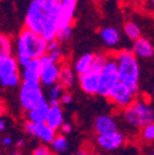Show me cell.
Returning <instances> with one entry per match:
<instances>
[{"mask_svg":"<svg viewBox=\"0 0 154 155\" xmlns=\"http://www.w3.org/2000/svg\"><path fill=\"white\" fill-rule=\"evenodd\" d=\"M48 53V42L38 32L24 27L15 40V55L21 67L31 59L42 58Z\"/></svg>","mask_w":154,"mask_h":155,"instance_id":"obj_1","label":"cell"},{"mask_svg":"<svg viewBox=\"0 0 154 155\" xmlns=\"http://www.w3.org/2000/svg\"><path fill=\"white\" fill-rule=\"evenodd\" d=\"M115 59L119 65V78L120 81L128 85L133 90L138 92L139 86V64L137 61V55L132 52V49H121L113 53Z\"/></svg>","mask_w":154,"mask_h":155,"instance_id":"obj_2","label":"cell"},{"mask_svg":"<svg viewBox=\"0 0 154 155\" xmlns=\"http://www.w3.org/2000/svg\"><path fill=\"white\" fill-rule=\"evenodd\" d=\"M122 117L131 127L141 129L146 124L153 122L154 110L144 99H136L129 106L122 110Z\"/></svg>","mask_w":154,"mask_h":155,"instance_id":"obj_3","label":"cell"},{"mask_svg":"<svg viewBox=\"0 0 154 155\" xmlns=\"http://www.w3.org/2000/svg\"><path fill=\"white\" fill-rule=\"evenodd\" d=\"M21 65L15 54L0 55V84L6 89H14L22 83Z\"/></svg>","mask_w":154,"mask_h":155,"instance_id":"obj_4","label":"cell"},{"mask_svg":"<svg viewBox=\"0 0 154 155\" xmlns=\"http://www.w3.org/2000/svg\"><path fill=\"white\" fill-rule=\"evenodd\" d=\"M18 101L24 111L48 104V100L43 94L41 83H27L22 81L18 90Z\"/></svg>","mask_w":154,"mask_h":155,"instance_id":"obj_5","label":"cell"},{"mask_svg":"<svg viewBox=\"0 0 154 155\" xmlns=\"http://www.w3.org/2000/svg\"><path fill=\"white\" fill-rule=\"evenodd\" d=\"M137 91L123 84L122 81H117L110 90L106 99L119 110H125L137 99Z\"/></svg>","mask_w":154,"mask_h":155,"instance_id":"obj_6","label":"cell"},{"mask_svg":"<svg viewBox=\"0 0 154 155\" xmlns=\"http://www.w3.org/2000/svg\"><path fill=\"white\" fill-rule=\"evenodd\" d=\"M46 21H47V14L43 3L31 2L25 15V21H24L25 27L41 33L46 25Z\"/></svg>","mask_w":154,"mask_h":155,"instance_id":"obj_7","label":"cell"},{"mask_svg":"<svg viewBox=\"0 0 154 155\" xmlns=\"http://www.w3.org/2000/svg\"><path fill=\"white\" fill-rule=\"evenodd\" d=\"M117 81H120L119 65H117V62L112 54V55H110V59L106 63V65L104 67V69L100 71V86H99L98 95L106 97L110 92V90L113 87V85Z\"/></svg>","mask_w":154,"mask_h":155,"instance_id":"obj_8","label":"cell"},{"mask_svg":"<svg viewBox=\"0 0 154 155\" xmlns=\"http://www.w3.org/2000/svg\"><path fill=\"white\" fill-rule=\"evenodd\" d=\"M42 62V70H41V84L43 86H52L58 83L59 73H61V64L58 62H54L49 57L48 53H46L42 58H40Z\"/></svg>","mask_w":154,"mask_h":155,"instance_id":"obj_9","label":"cell"},{"mask_svg":"<svg viewBox=\"0 0 154 155\" xmlns=\"http://www.w3.org/2000/svg\"><path fill=\"white\" fill-rule=\"evenodd\" d=\"M24 130L30 137H33V138L38 139L41 143H46V144H51L52 140L54 139V137L57 135V132H58V130L53 129L52 127H49L46 122L35 123V122H30V121H25Z\"/></svg>","mask_w":154,"mask_h":155,"instance_id":"obj_10","label":"cell"},{"mask_svg":"<svg viewBox=\"0 0 154 155\" xmlns=\"http://www.w3.org/2000/svg\"><path fill=\"white\" fill-rule=\"evenodd\" d=\"M125 135L119 130L98 134L96 143L105 151H116L125 144Z\"/></svg>","mask_w":154,"mask_h":155,"instance_id":"obj_11","label":"cell"},{"mask_svg":"<svg viewBox=\"0 0 154 155\" xmlns=\"http://www.w3.org/2000/svg\"><path fill=\"white\" fill-rule=\"evenodd\" d=\"M78 83L80 89L88 95H98L100 86V73L89 70L84 74L78 75Z\"/></svg>","mask_w":154,"mask_h":155,"instance_id":"obj_12","label":"cell"},{"mask_svg":"<svg viewBox=\"0 0 154 155\" xmlns=\"http://www.w3.org/2000/svg\"><path fill=\"white\" fill-rule=\"evenodd\" d=\"M76 4H78V0H59V5H61L59 14H58L59 28L73 25Z\"/></svg>","mask_w":154,"mask_h":155,"instance_id":"obj_13","label":"cell"},{"mask_svg":"<svg viewBox=\"0 0 154 155\" xmlns=\"http://www.w3.org/2000/svg\"><path fill=\"white\" fill-rule=\"evenodd\" d=\"M41 70H42V62L40 58L31 59L26 65L21 67L22 81L41 83Z\"/></svg>","mask_w":154,"mask_h":155,"instance_id":"obj_14","label":"cell"},{"mask_svg":"<svg viewBox=\"0 0 154 155\" xmlns=\"http://www.w3.org/2000/svg\"><path fill=\"white\" fill-rule=\"evenodd\" d=\"M94 130L96 134L117 130V122L110 114H100L94 121Z\"/></svg>","mask_w":154,"mask_h":155,"instance_id":"obj_15","label":"cell"},{"mask_svg":"<svg viewBox=\"0 0 154 155\" xmlns=\"http://www.w3.org/2000/svg\"><path fill=\"white\" fill-rule=\"evenodd\" d=\"M51 105V104H49ZM64 113H63V108L61 106V104H55V105H51L49 106V111H48V116L46 123L52 127L55 130H59L61 126L64 123Z\"/></svg>","mask_w":154,"mask_h":155,"instance_id":"obj_16","label":"cell"},{"mask_svg":"<svg viewBox=\"0 0 154 155\" xmlns=\"http://www.w3.org/2000/svg\"><path fill=\"white\" fill-rule=\"evenodd\" d=\"M132 52L136 54L138 58H150L154 54V46L152 45V42L144 37H139L138 40L133 41V46H132Z\"/></svg>","mask_w":154,"mask_h":155,"instance_id":"obj_17","label":"cell"},{"mask_svg":"<svg viewBox=\"0 0 154 155\" xmlns=\"http://www.w3.org/2000/svg\"><path fill=\"white\" fill-rule=\"evenodd\" d=\"M49 102L40 106V107H36L32 110H27L24 113V118L25 121H30V122H35V123H43L47 120V116H48V111H49Z\"/></svg>","mask_w":154,"mask_h":155,"instance_id":"obj_18","label":"cell"},{"mask_svg":"<svg viewBox=\"0 0 154 155\" xmlns=\"http://www.w3.org/2000/svg\"><path fill=\"white\" fill-rule=\"evenodd\" d=\"M100 37H101V41L105 46H107L109 48H113L116 47L120 41H121V35L120 31L116 27H104L100 31Z\"/></svg>","mask_w":154,"mask_h":155,"instance_id":"obj_19","label":"cell"},{"mask_svg":"<svg viewBox=\"0 0 154 155\" xmlns=\"http://www.w3.org/2000/svg\"><path fill=\"white\" fill-rule=\"evenodd\" d=\"M76 74L74 68H72L69 64L67 63H62L61 64V73H59V79L58 83L64 87V89H70L76 80Z\"/></svg>","mask_w":154,"mask_h":155,"instance_id":"obj_20","label":"cell"},{"mask_svg":"<svg viewBox=\"0 0 154 155\" xmlns=\"http://www.w3.org/2000/svg\"><path fill=\"white\" fill-rule=\"evenodd\" d=\"M92 59H94V54H91V53H85L82 57H79L78 59L74 62V67H73L75 73L80 75V74H84V73L91 70Z\"/></svg>","mask_w":154,"mask_h":155,"instance_id":"obj_21","label":"cell"},{"mask_svg":"<svg viewBox=\"0 0 154 155\" xmlns=\"http://www.w3.org/2000/svg\"><path fill=\"white\" fill-rule=\"evenodd\" d=\"M49 145L54 154H63L69 149V142L67 139V135L62 133H57V135Z\"/></svg>","mask_w":154,"mask_h":155,"instance_id":"obj_22","label":"cell"},{"mask_svg":"<svg viewBox=\"0 0 154 155\" xmlns=\"http://www.w3.org/2000/svg\"><path fill=\"white\" fill-rule=\"evenodd\" d=\"M67 89H64L59 83H57L52 86L48 87V94H47V100L51 105H55V104H61V97L63 92L65 91Z\"/></svg>","mask_w":154,"mask_h":155,"instance_id":"obj_23","label":"cell"},{"mask_svg":"<svg viewBox=\"0 0 154 155\" xmlns=\"http://www.w3.org/2000/svg\"><path fill=\"white\" fill-rule=\"evenodd\" d=\"M123 32L126 37L131 41H136L141 37V28L137 24H134L132 21H128L123 25Z\"/></svg>","mask_w":154,"mask_h":155,"instance_id":"obj_24","label":"cell"},{"mask_svg":"<svg viewBox=\"0 0 154 155\" xmlns=\"http://www.w3.org/2000/svg\"><path fill=\"white\" fill-rule=\"evenodd\" d=\"M15 52V45L12 43L11 37L8 35L0 36V55H6L12 54Z\"/></svg>","mask_w":154,"mask_h":155,"instance_id":"obj_25","label":"cell"},{"mask_svg":"<svg viewBox=\"0 0 154 155\" xmlns=\"http://www.w3.org/2000/svg\"><path fill=\"white\" fill-rule=\"evenodd\" d=\"M109 59H110V55L106 54V53H96V54H94L91 70H95V71L100 73L104 69V67L106 65V63L109 62Z\"/></svg>","mask_w":154,"mask_h":155,"instance_id":"obj_26","label":"cell"},{"mask_svg":"<svg viewBox=\"0 0 154 155\" xmlns=\"http://www.w3.org/2000/svg\"><path fill=\"white\" fill-rule=\"evenodd\" d=\"M141 140L144 143H154V122L141 128Z\"/></svg>","mask_w":154,"mask_h":155,"instance_id":"obj_27","label":"cell"},{"mask_svg":"<svg viewBox=\"0 0 154 155\" xmlns=\"http://www.w3.org/2000/svg\"><path fill=\"white\" fill-rule=\"evenodd\" d=\"M72 33H73V25L62 27V28H59L58 35H57V40L61 41V42H67L72 37Z\"/></svg>","mask_w":154,"mask_h":155,"instance_id":"obj_28","label":"cell"},{"mask_svg":"<svg viewBox=\"0 0 154 155\" xmlns=\"http://www.w3.org/2000/svg\"><path fill=\"white\" fill-rule=\"evenodd\" d=\"M52 153H53V151H52L51 145L48 147V144H46V143H42V144H40V145H37V147L33 149V151H32L33 155H49V154H52Z\"/></svg>","mask_w":154,"mask_h":155,"instance_id":"obj_29","label":"cell"},{"mask_svg":"<svg viewBox=\"0 0 154 155\" xmlns=\"http://www.w3.org/2000/svg\"><path fill=\"white\" fill-rule=\"evenodd\" d=\"M49 57L52 58V59L54 62H58V63H62V58H63V53H62V49L58 48V49H54V51H49L48 52Z\"/></svg>","mask_w":154,"mask_h":155,"instance_id":"obj_30","label":"cell"},{"mask_svg":"<svg viewBox=\"0 0 154 155\" xmlns=\"http://www.w3.org/2000/svg\"><path fill=\"white\" fill-rule=\"evenodd\" d=\"M72 101H73L72 94H70L68 90H65V91L63 92V95H62V97H61V105H69Z\"/></svg>","mask_w":154,"mask_h":155,"instance_id":"obj_31","label":"cell"},{"mask_svg":"<svg viewBox=\"0 0 154 155\" xmlns=\"http://www.w3.org/2000/svg\"><path fill=\"white\" fill-rule=\"evenodd\" d=\"M72 130H73V126L69 123V122H64L62 126H61V128H59V133H62V134H69V133H72Z\"/></svg>","mask_w":154,"mask_h":155,"instance_id":"obj_32","label":"cell"},{"mask_svg":"<svg viewBox=\"0 0 154 155\" xmlns=\"http://www.w3.org/2000/svg\"><path fill=\"white\" fill-rule=\"evenodd\" d=\"M2 143L5 148H9L11 144H12V138L10 137V135H5V137L2 139Z\"/></svg>","mask_w":154,"mask_h":155,"instance_id":"obj_33","label":"cell"},{"mask_svg":"<svg viewBox=\"0 0 154 155\" xmlns=\"http://www.w3.org/2000/svg\"><path fill=\"white\" fill-rule=\"evenodd\" d=\"M24 144H25V140H24V139H18L17 143H16V147H17V148H22Z\"/></svg>","mask_w":154,"mask_h":155,"instance_id":"obj_34","label":"cell"},{"mask_svg":"<svg viewBox=\"0 0 154 155\" xmlns=\"http://www.w3.org/2000/svg\"><path fill=\"white\" fill-rule=\"evenodd\" d=\"M0 130H2V132L5 130V121H4V120L0 121Z\"/></svg>","mask_w":154,"mask_h":155,"instance_id":"obj_35","label":"cell"},{"mask_svg":"<svg viewBox=\"0 0 154 155\" xmlns=\"http://www.w3.org/2000/svg\"><path fill=\"white\" fill-rule=\"evenodd\" d=\"M31 2H40V3H45L46 0H31Z\"/></svg>","mask_w":154,"mask_h":155,"instance_id":"obj_36","label":"cell"},{"mask_svg":"<svg viewBox=\"0 0 154 155\" xmlns=\"http://www.w3.org/2000/svg\"><path fill=\"white\" fill-rule=\"evenodd\" d=\"M150 3H152V5L154 6V0H150Z\"/></svg>","mask_w":154,"mask_h":155,"instance_id":"obj_37","label":"cell"},{"mask_svg":"<svg viewBox=\"0 0 154 155\" xmlns=\"http://www.w3.org/2000/svg\"><path fill=\"white\" fill-rule=\"evenodd\" d=\"M152 154H153V155H154V150H153V151H152Z\"/></svg>","mask_w":154,"mask_h":155,"instance_id":"obj_38","label":"cell"}]
</instances>
